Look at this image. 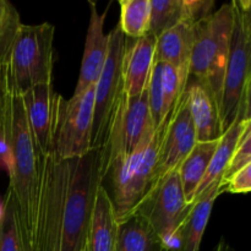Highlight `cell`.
<instances>
[{
	"instance_id": "obj_1",
	"label": "cell",
	"mask_w": 251,
	"mask_h": 251,
	"mask_svg": "<svg viewBox=\"0 0 251 251\" xmlns=\"http://www.w3.org/2000/svg\"><path fill=\"white\" fill-rule=\"evenodd\" d=\"M100 183V149L71 159L44 157L34 251H85Z\"/></svg>"
},
{
	"instance_id": "obj_2",
	"label": "cell",
	"mask_w": 251,
	"mask_h": 251,
	"mask_svg": "<svg viewBox=\"0 0 251 251\" xmlns=\"http://www.w3.org/2000/svg\"><path fill=\"white\" fill-rule=\"evenodd\" d=\"M0 134L11 150L7 191L14 199L26 250L34 251L43 158L29 130L21 95L12 85L5 64L1 65Z\"/></svg>"
},
{
	"instance_id": "obj_3",
	"label": "cell",
	"mask_w": 251,
	"mask_h": 251,
	"mask_svg": "<svg viewBox=\"0 0 251 251\" xmlns=\"http://www.w3.org/2000/svg\"><path fill=\"white\" fill-rule=\"evenodd\" d=\"M163 134L164 123L157 129L150 125L131 153L100 161V185L112 201L118 222L132 215L153 189Z\"/></svg>"
},
{
	"instance_id": "obj_4",
	"label": "cell",
	"mask_w": 251,
	"mask_h": 251,
	"mask_svg": "<svg viewBox=\"0 0 251 251\" xmlns=\"http://www.w3.org/2000/svg\"><path fill=\"white\" fill-rule=\"evenodd\" d=\"M233 27L232 4L228 2L194 25L190 77L211 91L221 107L226 65Z\"/></svg>"
},
{
	"instance_id": "obj_5",
	"label": "cell",
	"mask_w": 251,
	"mask_h": 251,
	"mask_svg": "<svg viewBox=\"0 0 251 251\" xmlns=\"http://www.w3.org/2000/svg\"><path fill=\"white\" fill-rule=\"evenodd\" d=\"M233 27L226 65L220 115L223 132L230 126L239 107L250 100L251 2L233 0Z\"/></svg>"
},
{
	"instance_id": "obj_6",
	"label": "cell",
	"mask_w": 251,
	"mask_h": 251,
	"mask_svg": "<svg viewBox=\"0 0 251 251\" xmlns=\"http://www.w3.org/2000/svg\"><path fill=\"white\" fill-rule=\"evenodd\" d=\"M54 34L55 27L48 22L20 26L5 63L20 95L34 86L51 83Z\"/></svg>"
},
{
	"instance_id": "obj_7",
	"label": "cell",
	"mask_w": 251,
	"mask_h": 251,
	"mask_svg": "<svg viewBox=\"0 0 251 251\" xmlns=\"http://www.w3.org/2000/svg\"><path fill=\"white\" fill-rule=\"evenodd\" d=\"M95 86L70 100L59 97L53 142V153L58 158H76L92 150Z\"/></svg>"
},
{
	"instance_id": "obj_8",
	"label": "cell",
	"mask_w": 251,
	"mask_h": 251,
	"mask_svg": "<svg viewBox=\"0 0 251 251\" xmlns=\"http://www.w3.org/2000/svg\"><path fill=\"white\" fill-rule=\"evenodd\" d=\"M108 56L104 68L95 86V107L91 149H102L107 140L108 129L113 113L119 103L123 92V56L126 37L115 26L108 33Z\"/></svg>"
},
{
	"instance_id": "obj_9",
	"label": "cell",
	"mask_w": 251,
	"mask_h": 251,
	"mask_svg": "<svg viewBox=\"0 0 251 251\" xmlns=\"http://www.w3.org/2000/svg\"><path fill=\"white\" fill-rule=\"evenodd\" d=\"M191 208L193 203L185 201L178 169H176L159 181L134 213L141 216L167 244Z\"/></svg>"
},
{
	"instance_id": "obj_10",
	"label": "cell",
	"mask_w": 251,
	"mask_h": 251,
	"mask_svg": "<svg viewBox=\"0 0 251 251\" xmlns=\"http://www.w3.org/2000/svg\"><path fill=\"white\" fill-rule=\"evenodd\" d=\"M196 142L195 125L188 107L186 93L184 91L180 100L164 120V134L159 147L153 189L167 174L179 168Z\"/></svg>"
},
{
	"instance_id": "obj_11",
	"label": "cell",
	"mask_w": 251,
	"mask_h": 251,
	"mask_svg": "<svg viewBox=\"0 0 251 251\" xmlns=\"http://www.w3.org/2000/svg\"><path fill=\"white\" fill-rule=\"evenodd\" d=\"M21 97L31 134L42 158H44L53 153L54 129L60 95L54 91L51 83H44L34 86L22 93Z\"/></svg>"
},
{
	"instance_id": "obj_12",
	"label": "cell",
	"mask_w": 251,
	"mask_h": 251,
	"mask_svg": "<svg viewBox=\"0 0 251 251\" xmlns=\"http://www.w3.org/2000/svg\"><path fill=\"white\" fill-rule=\"evenodd\" d=\"M88 5H90V22L86 33L80 75L73 96L81 95L97 83L108 56L109 39L108 34L104 33L105 12L100 14L95 1L90 0Z\"/></svg>"
},
{
	"instance_id": "obj_13",
	"label": "cell",
	"mask_w": 251,
	"mask_h": 251,
	"mask_svg": "<svg viewBox=\"0 0 251 251\" xmlns=\"http://www.w3.org/2000/svg\"><path fill=\"white\" fill-rule=\"evenodd\" d=\"M222 179L213 181L199 198L193 201V208L173 237L167 242L168 251H199L207 227L213 205L221 195Z\"/></svg>"
},
{
	"instance_id": "obj_14",
	"label": "cell",
	"mask_w": 251,
	"mask_h": 251,
	"mask_svg": "<svg viewBox=\"0 0 251 251\" xmlns=\"http://www.w3.org/2000/svg\"><path fill=\"white\" fill-rule=\"evenodd\" d=\"M156 37L147 33L141 38H126L123 56V90L127 98L136 97L147 87L154 61Z\"/></svg>"
},
{
	"instance_id": "obj_15",
	"label": "cell",
	"mask_w": 251,
	"mask_h": 251,
	"mask_svg": "<svg viewBox=\"0 0 251 251\" xmlns=\"http://www.w3.org/2000/svg\"><path fill=\"white\" fill-rule=\"evenodd\" d=\"M188 107L196 131V141H215L223 134L220 107L208 88L196 80L189 81L185 88Z\"/></svg>"
},
{
	"instance_id": "obj_16",
	"label": "cell",
	"mask_w": 251,
	"mask_h": 251,
	"mask_svg": "<svg viewBox=\"0 0 251 251\" xmlns=\"http://www.w3.org/2000/svg\"><path fill=\"white\" fill-rule=\"evenodd\" d=\"M212 0H151L150 31L158 37L181 21L198 22L212 14Z\"/></svg>"
},
{
	"instance_id": "obj_17",
	"label": "cell",
	"mask_w": 251,
	"mask_h": 251,
	"mask_svg": "<svg viewBox=\"0 0 251 251\" xmlns=\"http://www.w3.org/2000/svg\"><path fill=\"white\" fill-rule=\"evenodd\" d=\"M193 21H181L156 39L154 60L174 66L181 78H190V59L194 42Z\"/></svg>"
},
{
	"instance_id": "obj_18",
	"label": "cell",
	"mask_w": 251,
	"mask_h": 251,
	"mask_svg": "<svg viewBox=\"0 0 251 251\" xmlns=\"http://www.w3.org/2000/svg\"><path fill=\"white\" fill-rule=\"evenodd\" d=\"M118 221L113 203L102 185L98 188L88 225L85 251H117Z\"/></svg>"
},
{
	"instance_id": "obj_19",
	"label": "cell",
	"mask_w": 251,
	"mask_h": 251,
	"mask_svg": "<svg viewBox=\"0 0 251 251\" xmlns=\"http://www.w3.org/2000/svg\"><path fill=\"white\" fill-rule=\"evenodd\" d=\"M250 123V113L243 112L240 109L238 110V114L235 117L234 122L230 124V126L223 132L221 139L218 140L216 151L213 153L212 159H211L207 172H206L205 176H203L202 181H201L200 186H199L198 191H196L195 199L199 198L213 181L222 179L223 173H225L226 168H227L228 163H229L230 157H232L235 146H237L238 140H239L240 135L243 134L247 125H249Z\"/></svg>"
},
{
	"instance_id": "obj_20",
	"label": "cell",
	"mask_w": 251,
	"mask_h": 251,
	"mask_svg": "<svg viewBox=\"0 0 251 251\" xmlns=\"http://www.w3.org/2000/svg\"><path fill=\"white\" fill-rule=\"evenodd\" d=\"M151 119L147 100V90L136 97L125 96L122 114V137L125 154H129L137 147L150 125Z\"/></svg>"
},
{
	"instance_id": "obj_21",
	"label": "cell",
	"mask_w": 251,
	"mask_h": 251,
	"mask_svg": "<svg viewBox=\"0 0 251 251\" xmlns=\"http://www.w3.org/2000/svg\"><path fill=\"white\" fill-rule=\"evenodd\" d=\"M117 251H168L162 238L141 217L132 213L118 222Z\"/></svg>"
},
{
	"instance_id": "obj_22",
	"label": "cell",
	"mask_w": 251,
	"mask_h": 251,
	"mask_svg": "<svg viewBox=\"0 0 251 251\" xmlns=\"http://www.w3.org/2000/svg\"><path fill=\"white\" fill-rule=\"evenodd\" d=\"M217 145L218 140L196 142L190 153L179 166V178H180L181 186H183L185 201L188 203H193L196 191L207 172Z\"/></svg>"
},
{
	"instance_id": "obj_23",
	"label": "cell",
	"mask_w": 251,
	"mask_h": 251,
	"mask_svg": "<svg viewBox=\"0 0 251 251\" xmlns=\"http://www.w3.org/2000/svg\"><path fill=\"white\" fill-rule=\"evenodd\" d=\"M120 31L126 38L136 39L150 31L151 0H120Z\"/></svg>"
},
{
	"instance_id": "obj_24",
	"label": "cell",
	"mask_w": 251,
	"mask_h": 251,
	"mask_svg": "<svg viewBox=\"0 0 251 251\" xmlns=\"http://www.w3.org/2000/svg\"><path fill=\"white\" fill-rule=\"evenodd\" d=\"M0 251H27L22 240L14 199L7 191L0 220Z\"/></svg>"
},
{
	"instance_id": "obj_25",
	"label": "cell",
	"mask_w": 251,
	"mask_h": 251,
	"mask_svg": "<svg viewBox=\"0 0 251 251\" xmlns=\"http://www.w3.org/2000/svg\"><path fill=\"white\" fill-rule=\"evenodd\" d=\"M21 25V17L14 4L7 0H0V66L7 61Z\"/></svg>"
},
{
	"instance_id": "obj_26",
	"label": "cell",
	"mask_w": 251,
	"mask_h": 251,
	"mask_svg": "<svg viewBox=\"0 0 251 251\" xmlns=\"http://www.w3.org/2000/svg\"><path fill=\"white\" fill-rule=\"evenodd\" d=\"M162 71H163V63L162 61H153L151 74H150L149 82H147V100H149V108L151 119L153 122L154 127H159L164 123L163 113V88H162Z\"/></svg>"
},
{
	"instance_id": "obj_27",
	"label": "cell",
	"mask_w": 251,
	"mask_h": 251,
	"mask_svg": "<svg viewBox=\"0 0 251 251\" xmlns=\"http://www.w3.org/2000/svg\"><path fill=\"white\" fill-rule=\"evenodd\" d=\"M248 164H251V123L247 125L243 134L240 135L234 152L229 159L227 168L223 173L222 179L228 178L239 169L244 168Z\"/></svg>"
},
{
	"instance_id": "obj_28",
	"label": "cell",
	"mask_w": 251,
	"mask_h": 251,
	"mask_svg": "<svg viewBox=\"0 0 251 251\" xmlns=\"http://www.w3.org/2000/svg\"><path fill=\"white\" fill-rule=\"evenodd\" d=\"M221 194H248L251 190V164L239 169L228 178L222 179L220 185Z\"/></svg>"
},
{
	"instance_id": "obj_29",
	"label": "cell",
	"mask_w": 251,
	"mask_h": 251,
	"mask_svg": "<svg viewBox=\"0 0 251 251\" xmlns=\"http://www.w3.org/2000/svg\"><path fill=\"white\" fill-rule=\"evenodd\" d=\"M2 212H4V202L0 200V220H1L2 217Z\"/></svg>"
},
{
	"instance_id": "obj_30",
	"label": "cell",
	"mask_w": 251,
	"mask_h": 251,
	"mask_svg": "<svg viewBox=\"0 0 251 251\" xmlns=\"http://www.w3.org/2000/svg\"><path fill=\"white\" fill-rule=\"evenodd\" d=\"M0 98H1V66H0Z\"/></svg>"
},
{
	"instance_id": "obj_31",
	"label": "cell",
	"mask_w": 251,
	"mask_h": 251,
	"mask_svg": "<svg viewBox=\"0 0 251 251\" xmlns=\"http://www.w3.org/2000/svg\"><path fill=\"white\" fill-rule=\"evenodd\" d=\"M217 251H225V245H223L222 243H221V244H220V247H218Z\"/></svg>"
}]
</instances>
